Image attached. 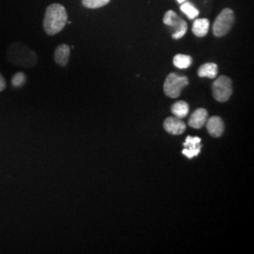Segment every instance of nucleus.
<instances>
[{"mask_svg":"<svg viewBox=\"0 0 254 254\" xmlns=\"http://www.w3.org/2000/svg\"><path fill=\"white\" fill-rule=\"evenodd\" d=\"M68 20L66 9L61 4H51L46 8L44 29L48 35H56L64 29Z\"/></svg>","mask_w":254,"mask_h":254,"instance_id":"nucleus-1","label":"nucleus"},{"mask_svg":"<svg viewBox=\"0 0 254 254\" xmlns=\"http://www.w3.org/2000/svg\"><path fill=\"white\" fill-rule=\"evenodd\" d=\"M7 58L14 65L21 67H33L38 63V56L26 45L15 42L9 46Z\"/></svg>","mask_w":254,"mask_h":254,"instance_id":"nucleus-2","label":"nucleus"},{"mask_svg":"<svg viewBox=\"0 0 254 254\" xmlns=\"http://www.w3.org/2000/svg\"><path fill=\"white\" fill-rule=\"evenodd\" d=\"M235 12L233 9L225 8L218 15L213 25V33L216 37L227 35L235 24Z\"/></svg>","mask_w":254,"mask_h":254,"instance_id":"nucleus-3","label":"nucleus"},{"mask_svg":"<svg viewBox=\"0 0 254 254\" xmlns=\"http://www.w3.org/2000/svg\"><path fill=\"white\" fill-rule=\"evenodd\" d=\"M189 85V79L185 75L177 73H170L164 83V92L171 98H177L180 96L182 91Z\"/></svg>","mask_w":254,"mask_h":254,"instance_id":"nucleus-4","label":"nucleus"},{"mask_svg":"<svg viewBox=\"0 0 254 254\" xmlns=\"http://www.w3.org/2000/svg\"><path fill=\"white\" fill-rule=\"evenodd\" d=\"M212 90L216 100L220 103L227 102L233 94V82L226 75H220L213 83Z\"/></svg>","mask_w":254,"mask_h":254,"instance_id":"nucleus-5","label":"nucleus"},{"mask_svg":"<svg viewBox=\"0 0 254 254\" xmlns=\"http://www.w3.org/2000/svg\"><path fill=\"white\" fill-rule=\"evenodd\" d=\"M164 24L172 28V36L173 39L178 40L185 36L188 31V24L185 20L178 16L173 10H168L163 18Z\"/></svg>","mask_w":254,"mask_h":254,"instance_id":"nucleus-6","label":"nucleus"},{"mask_svg":"<svg viewBox=\"0 0 254 254\" xmlns=\"http://www.w3.org/2000/svg\"><path fill=\"white\" fill-rule=\"evenodd\" d=\"M184 146H185V149L182 151V154L186 155L188 158H193L200 154V149H201L200 137L187 136Z\"/></svg>","mask_w":254,"mask_h":254,"instance_id":"nucleus-7","label":"nucleus"},{"mask_svg":"<svg viewBox=\"0 0 254 254\" xmlns=\"http://www.w3.org/2000/svg\"><path fill=\"white\" fill-rule=\"evenodd\" d=\"M164 128L168 133L172 135H181L186 131L187 126L181 119L169 117L164 122Z\"/></svg>","mask_w":254,"mask_h":254,"instance_id":"nucleus-8","label":"nucleus"},{"mask_svg":"<svg viewBox=\"0 0 254 254\" xmlns=\"http://www.w3.org/2000/svg\"><path fill=\"white\" fill-rule=\"evenodd\" d=\"M206 128L209 134L214 137H219L222 136L224 132V123L222 119L218 116H213L207 119L206 122Z\"/></svg>","mask_w":254,"mask_h":254,"instance_id":"nucleus-9","label":"nucleus"},{"mask_svg":"<svg viewBox=\"0 0 254 254\" xmlns=\"http://www.w3.org/2000/svg\"><path fill=\"white\" fill-rule=\"evenodd\" d=\"M208 119V112L204 109H198L195 110L191 115L189 125L195 129H200L203 127Z\"/></svg>","mask_w":254,"mask_h":254,"instance_id":"nucleus-10","label":"nucleus"},{"mask_svg":"<svg viewBox=\"0 0 254 254\" xmlns=\"http://www.w3.org/2000/svg\"><path fill=\"white\" fill-rule=\"evenodd\" d=\"M70 59V47L67 45H61L58 46L55 51L54 60L60 66H66Z\"/></svg>","mask_w":254,"mask_h":254,"instance_id":"nucleus-11","label":"nucleus"},{"mask_svg":"<svg viewBox=\"0 0 254 254\" xmlns=\"http://www.w3.org/2000/svg\"><path fill=\"white\" fill-rule=\"evenodd\" d=\"M209 27H210V23H209L208 19H196L192 26V32L195 36L201 38V37L207 35Z\"/></svg>","mask_w":254,"mask_h":254,"instance_id":"nucleus-12","label":"nucleus"},{"mask_svg":"<svg viewBox=\"0 0 254 254\" xmlns=\"http://www.w3.org/2000/svg\"><path fill=\"white\" fill-rule=\"evenodd\" d=\"M218 73V65L213 63L203 64L199 68L198 74L200 77H208V78H216Z\"/></svg>","mask_w":254,"mask_h":254,"instance_id":"nucleus-13","label":"nucleus"},{"mask_svg":"<svg viewBox=\"0 0 254 254\" xmlns=\"http://www.w3.org/2000/svg\"><path fill=\"white\" fill-rule=\"evenodd\" d=\"M172 112L176 118L184 119L189 115L190 106L185 101H179L172 107Z\"/></svg>","mask_w":254,"mask_h":254,"instance_id":"nucleus-14","label":"nucleus"},{"mask_svg":"<svg viewBox=\"0 0 254 254\" xmlns=\"http://www.w3.org/2000/svg\"><path fill=\"white\" fill-rule=\"evenodd\" d=\"M192 64V58L189 55L177 54L173 58V65L178 69H188Z\"/></svg>","mask_w":254,"mask_h":254,"instance_id":"nucleus-15","label":"nucleus"},{"mask_svg":"<svg viewBox=\"0 0 254 254\" xmlns=\"http://www.w3.org/2000/svg\"><path fill=\"white\" fill-rule=\"evenodd\" d=\"M182 12H184L189 19H195L198 17L200 11L199 9H197L192 3L189 2V1H185L181 4L180 7Z\"/></svg>","mask_w":254,"mask_h":254,"instance_id":"nucleus-16","label":"nucleus"},{"mask_svg":"<svg viewBox=\"0 0 254 254\" xmlns=\"http://www.w3.org/2000/svg\"><path fill=\"white\" fill-rule=\"evenodd\" d=\"M110 0H82V4L88 9H98L108 5Z\"/></svg>","mask_w":254,"mask_h":254,"instance_id":"nucleus-17","label":"nucleus"},{"mask_svg":"<svg viewBox=\"0 0 254 254\" xmlns=\"http://www.w3.org/2000/svg\"><path fill=\"white\" fill-rule=\"evenodd\" d=\"M27 80V77H26V74L24 73H16L11 78V85L15 88H19V87H22Z\"/></svg>","mask_w":254,"mask_h":254,"instance_id":"nucleus-18","label":"nucleus"},{"mask_svg":"<svg viewBox=\"0 0 254 254\" xmlns=\"http://www.w3.org/2000/svg\"><path fill=\"white\" fill-rule=\"evenodd\" d=\"M6 89V80L3 75L0 73V91H3Z\"/></svg>","mask_w":254,"mask_h":254,"instance_id":"nucleus-19","label":"nucleus"},{"mask_svg":"<svg viewBox=\"0 0 254 254\" xmlns=\"http://www.w3.org/2000/svg\"><path fill=\"white\" fill-rule=\"evenodd\" d=\"M185 1H187V0H177V2H178V3H180V4H182V3H183V2H185Z\"/></svg>","mask_w":254,"mask_h":254,"instance_id":"nucleus-20","label":"nucleus"}]
</instances>
